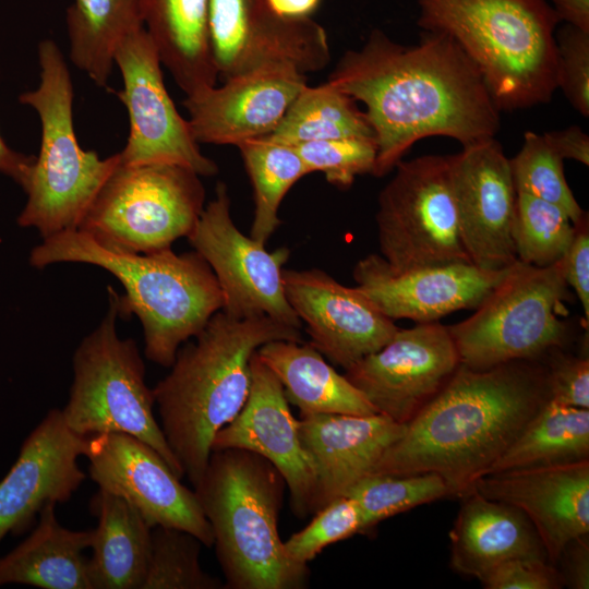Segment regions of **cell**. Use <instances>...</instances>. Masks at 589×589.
Returning <instances> with one entry per match:
<instances>
[{
  "mask_svg": "<svg viewBox=\"0 0 589 589\" xmlns=\"http://www.w3.org/2000/svg\"><path fill=\"white\" fill-rule=\"evenodd\" d=\"M326 82L364 104L377 144L375 177L393 170L419 140L447 136L467 146L495 137L501 127L480 70L444 33L422 31L419 43L401 45L373 29Z\"/></svg>",
  "mask_w": 589,
  "mask_h": 589,
  "instance_id": "cell-1",
  "label": "cell"
},
{
  "mask_svg": "<svg viewBox=\"0 0 589 589\" xmlns=\"http://www.w3.org/2000/svg\"><path fill=\"white\" fill-rule=\"evenodd\" d=\"M546 400L541 361H512L485 370L460 363L443 389L406 424L372 473H437L450 496H461Z\"/></svg>",
  "mask_w": 589,
  "mask_h": 589,
  "instance_id": "cell-2",
  "label": "cell"
},
{
  "mask_svg": "<svg viewBox=\"0 0 589 589\" xmlns=\"http://www.w3.org/2000/svg\"><path fill=\"white\" fill-rule=\"evenodd\" d=\"M194 338L178 349L170 372L153 388L161 431L193 488L216 433L247 401L253 353L273 340L303 341L300 329L268 316L237 318L221 310Z\"/></svg>",
  "mask_w": 589,
  "mask_h": 589,
  "instance_id": "cell-3",
  "label": "cell"
},
{
  "mask_svg": "<svg viewBox=\"0 0 589 589\" xmlns=\"http://www.w3.org/2000/svg\"><path fill=\"white\" fill-rule=\"evenodd\" d=\"M29 263L36 268L84 263L111 273L125 290L122 296L115 291L119 316H137L146 358L164 368L172 365L181 345L195 337L223 308L217 279L196 251H112L84 231L71 229L44 238L32 250Z\"/></svg>",
  "mask_w": 589,
  "mask_h": 589,
  "instance_id": "cell-4",
  "label": "cell"
},
{
  "mask_svg": "<svg viewBox=\"0 0 589 589\" xmlns=\"http://www.w3.org/2000/svg\"><path fill=\"white\" fill-rule=\"evenodd\" d=\"M286 482L261 455L212 450L194 493L214 538L226 589H302L308 564L291 560L278 531Z\"/></svg>",
  "mask_w": 589,
  "mask_h": 589,
  "instance_id": "cell-5",
  "label": "cell"
},
{
  "mask_svg": "<svg viewBox=\"0 0 589 589\" xmlns=\"http://www.w3.org/2000/svg\"><path fill=\"white\" fill-rule=\"evenodd\" d=\"M418 25L452 37L480 70L500 111L549 103L557 89L546 0H417Z\"/></svg>",
  "mask_w": 589,
  "mask_h": 589,
  "instance_id": "cell-6",
  "label": "cell"
},
{
  "mask_svg": "<svg viewBox=\"0 0 589 589\" xmlns=\"http://www.w3.org/2000/svg\"><path fill=\"white\" fill-rule=\"evenodd\" d=\"M40 82L20 101L36 110L41 123L39 155L23 187L26 204L17 223L33 227L43 239L77 229L101 185L120 163L119 153L99 158L84 151L73 125V86L69 68L57 44L38 46Z\"/></svg>",
  "mask_w": 589,
  "mask_h": 589,
  "instance_id": "cell-7",
  "label": "cell"
},
{
  "mask_svg": "<svg viewBox=\"0 0 589 589\" xmlns=\"http://www.w3.org/2000/svg\"><path fill=\"white\" fill-rule=\"evenodd\" d=\"M100 324L85 336L72 358L73 382L61 410L68 428L81 436L125 433L153 447L181 479L184 471L155 419V397L132 338H120L115 289Z\"/></svg>",
  "mask_w": 589,
  "mask_h": 589,
  "instance_id": "cell-8",
  "label": "cell"
},
{
  "mask_svg": "<svg viewBox=\"0 0 589 589\" xmlns=\"http://www.w3.org/2000/svg\"><path fill=\"white\" fill-rule=\"evenodd\" d=\"M569 298L564 261L538 267L517 261L468 318L448 326L460 363L485 370L541 361L564 349L570 329L561 316Z\"/></svg>",
  "mask_w": 589,
  "mask_h": 589,
  "instance_id": "cell-9",
  "label": "cell"
},
{
  "mask_svg": "<svg viewBox=\"0 0 589 589\" xmlns=\"http://www.w3.org/2000/svg\"><path fill=\"white\" fill-rule=\"evenodd\" d=\"M204 202L200 175L185 166L120 161L77 229L112 251L155 252L188 237L205 207Z\"/></svg>",
  "mask_w": 589,
  "mask_h": 589,
  "instance_id": "cell-10",
  "label": "cell"
},
{
  "mask_svg": "<svg viewBox=\"0 0 589 589\" xmlns=\"http://www.w3.org/2000/svg\"><path fill=\"white\" fill-rule=\"evenodd\" d=\"M378 195L381 256L394 271L471 263L462 245L452 179V155L400 160Z\"/></svg>",
  "mask_w": 589,
  "mask_h": 589,
  "instance_id": "cell-11",
  "label": "cell"
},
{
  "mask_svg": "<svg viewBox=\"0 0 589 589\" xmlns=\"http://www.w3.org/2000/svg\"><path fill=\"white\" fill-rule=\"evenodd\" d=\"M188 240L212 268L223 294L221 311L237 318L268 316L301 329L288 303L283 283L290 251L269 252L265 244L242 233L230 215L227 185L219 182Z\"/></svg>",
  "mask_w": 589,
  "mask_h": 589,
  "instance_id": "cell-12",
  "label": "cell"
},
{
  "mask_svg": "<svg viewBox=\"0 0 589 589\" xmlns=\"http://www.w3.org/2000/svg\"><path fill=\"white\" fill-rule=\"evenodd\" d=\"M123 88L130 133L119 152L123 165L178 164L200 176H214L217 164L200 149L189 121L178 112L165 86L161 61L145 27L128 35L115 53Z\"/></svg>",
  "mask_w": 589,
  "mask_h": 589,
  "instance_id": "cell-13",
  "label": "cell"
},
{
  "mask_svg": "<svg viewBox=\"0 0 589 589\" xmlns=\"http://www.w3.org/2000/svg\"><path fill=\"white\" fill-rule=\"evenodd\" d=\"M208 36L223 81L271 64H288L306 74L330 60L324 27L310 19L275 15L266 0H208Z\"/></svg>",
  "mask_w": 589,
  "mask_h": 589,
  "instance_id": "cell-14",
  "label": "cell"
},
{
  "mask_svg": "<svg viewBox=\"0 0 589 589\" xmlns=\"http://www.w3.org/2000/svg\"><path fill=\"white\" fill-rule=\"evenodd\" d=\"M460 364L448 326L437 322L398 328L380 350L344 375L378 413L407 424L447 384Z\"/></svg>",
  "mask_w": 589,
  "mask_h": 589,
  "instance_id": "cell-15",
  "label": "cell"
},
{
  "mask_svg": "<svg viewBox=\"0 0 589 589\" xmlns=\"http://www.w3.org/2000/svg\"><path fill=\"white\" fill-rule=\"evenodd\" d=\"M84 456L98 488L127 500L151 528L181 529L213 546L212 528L194 490L184 486L148 444L125 433L96 434L88 436Z\"/></svg>",
  "mask_w": 589,
  "mask_h": 589,
  "instance_id": "cell-16",
  "label": "cell"
},
{
  "mask_svg": "<svg viewBox=\"0 0 589 589\" xmlns=\"http://www.w3.org/2000/svg\"><path fill=\"white\" fill-rule=\"evenodd\" d=\"M452 179L459 233L476 266L502 271L518 260L512 241L516 189L509 159L486 139L452 155Z\"/></svg>",
  "mask_w": 589,
  "mask_h": 589,
  "instance_id": "cell-17",
  "label": "cell"
},
{
  "mask_svg": "<svg viewBox=\"0 0 589 589\" xmlns=\"http://www.w3.org/2000/svg\"><path fill=\"white\" fill-rule=\"evenodd\" d=\"M283 283L310 344L345 370L384 347L399 328L356 286L321 269H284Z\"/></svg>",
  "mask_w": 589,
  "mask_h": 589,
  "instance_id": "cell-18",
  "label": "cell"
},
{
  "mask_svg": "<svg viewBox=\"0 0 589 589\" xmlns=\"http://www.w3.org/2000/svg\"><path fill=\"white\" fill-rule=\"evenodd\" d=\"M249 396L240 412L215 435L212 450L241 448L272 462L290 493V506L298 518L314 514L316 477L304 450L296 419L284 388L255 351L251 358Z\"/></svg>",
  "mask_w": 589,
  "mask_h": 589,
  "instance_id": "cell-19",
  "label": "cell"
},
{
  "mask_svg": "<svg viewBox=\"0 0 589 589\" xmlns=\"http://www.w3.org/2000/svg\"><path fill=\"white\" fill-rule=\"evenodd\" d=\"M472 263H449L394 271L380 254H369L353 268L356 287L390 320L436 322L461 309H476L506 275Z\"/></svg>",
  "mask_w": 589,
  "mask_h": 589,
  "instance_id": "cell-20",
  "label": "cell"
},
{
  "mask_svg": "<svg viewBox=\"0 0 589 589\" xmlns=\"http://www.w3.org/2000/svg\"><path fill=\"white\" fill-rule=\"evenodd\" d=\"M306 85L296 68L271 64L188 95L183 106L197 143L238 146L269 135Z\"/></svg>",
  "mask_w": 589,
  "mask_h": 589,
  "instance_id": "cell-21",
  "label": "cell"
},
{
  "mask_svg": "<svg viewBox=\"0 0 589 589\" xmlns=\"http://www.w3.org/2000/svg\"><path fill=\"white\" fill-rule=\"evenodd\" d=\"M87 438L68 428L61 409H51L31 432L0 481V541L29 529L47 503L72 497L86 478L77 458L85 455Z\"/></svg>",
  "mask_w": 589,
  "mask_h": 589,
  "instance_id": "cell-22",
  "label": "cell"
},
{
  "mask_svg": "<svg viewBox=\"0 0 589 589\" xmlns=\"http://www.w3.org/2000/svg\"><path fill=\"white\" fill-rule=\"evenodd\" d=\"M472 488L486 498L519 508L553 565L569 541L589 533V459L489 473Z\"/></svg>",
  "mask_w": 589,
  "mask_h": 589,
  "instance_id": "cell-23",
  "label": "cell"
},
{
  "mask_svg": "<svg viewBox=\"0 0 589 589\" xmlns=\"http://www.w3.org/2000/svg\"><path fill=\"white\" fill-rule=\"evenodd\" d=\"M298 429L315 471V514L371 474L384 452L404 434L406 424L382 413H318L300 417Z\"/></svg>",
  "mask_w": 589,
  "mask_h": 589,
  "instance_id": "cell-24",
  "label": "cell"
},
{
  "mask_svg": "<svg viewBox=\"0 0 589 589\" xmlns=\"http://www.w3.org/2000/svg\"><path fill=\"white\" fill-rule=\"evenodd\" d=\"M460 497L449 531L450 567L455 572L481 580L512 558L548 561L540 537L519 508L486 498L473 488Z\"/></svg>",
  "mask_w": 589,
  "mask_h": 589,
  "instance_id": "cell-25",
  "label": "cell"
},
{
  "mask_svg": "<svg viewBox=\"0 0 589 589\" xmlns=\"http://www.w3.org/2000/svg\"><path fill=\"white\" fill-rule=\"evenodd\" d=\"M256 352L279 380L288 402L299 408L300 417L378 413L368 398L327 363L310 342L273 340L262 345Z\"/></svg>",
  "mask_w": 589,
  "mask_h": 589,
  "instance_id": "cell-26",
  "label": "cell"
},
{
  "mask_svg": "<svg viewBox=\"0 0 589 589\" xmlns=\"http://www.w3.org/2000/svg\"><path fill=\"white\" fill-rule=\"evenodd\" d=\"M89 510L98 521L87 563L92 589H141L152 528L127 500L104 489L92 496Z\"/></svg>",
  "mask_w": 589,
  "mask_h": 589,
  "instance_id": "cell-27",
  "label": "cell"
},
{
  "mask_svg": "<svg viewBox=\"0 0 589 589\" xmlns=\"http://www.w3.org/2000/svg\"><path fill=\"white\" fill-rule=\"evenodd\" d=\"M47 503L34 531L19 546L0 557V586L29 585L44 589H92L83 551L91 548L94 529L62 527Z\"/></svg>",
  "mask_w": 589,
  "mask_h": 589,
  "instance_id": "cell-28",
  "label": "cell"
},
{
  "mask_svg": "<svg viewBox=\"0 0 589 589\" xmlns=\"http://www.w3.org/2000/svg\"><path fill=\"white\" fill-rule=\"evenodd\" d=\"M207 8L208 0H142L144 27L187 96L215 86L218 79Z\"/></svg>",
  "mask_w": 589,
  "mask_h": 589,
  "instance_id": "cell-29",
  "label": "cell"
},
{
  "mask_svg": "<svg viewBox=\"0 0 589 589\" xmlns=\"http://www.w3.org/2000/svg\"><path fill=\"white\" fill-rule=\"evenodd\" d=\"M65 24L72 63L106 86L118 46L144 27L142 0H74Z\"/></svg>",
  "mask_w": 589,
  "mask_h": 589,
  "instance_id": "cell-30",
  "label": "cell"
},
{
  "mask_svg": "<svg viewBox=\"0 0 589 589\" xmlns=\"http://www.w3.org/2000/svg\"><path fill=\"white\" fill-rule=\"evenodd\" d=\"M589 459V410L546 400L485 474Z\"/></svg>",
  "mask_w": 589,
  "mask_h": 589,
  "instance_id": "cell-31",
  "label": "cell"
},
{
  "mask_svg": "<svg viewBox=\"0 0 589 589\" xmlns=\"http://www.w3.org/2000/svg\"><path fill=\"white\" fill-rule=\"evenodd\" d=\"M375 137L356 100L327 82L306 85L292 101L276 129L264 139L297 145L339 137Z\"/></svg>",
  "mask_w": 589,
  "mask_h": 589,
  "instance_id": "cell-32",
  "label": "cell"
},
{
  "mask_svg": "<svg viewBox=\"0 0 589 589\" xmlns=\"http://www.w3.org/2000/svg\"><path fill=\"white\" fill-rule=\"evenodd\" d=\"M238 148L253 187L254 217L250 237L265 244L281 224L278 212L283 199L309 171L290 145L260 137Z\"/></svg>",
  "mask_w": 589,
  "mask_h": 589,
  "instance_id": "cell-33",
  "label": "cell"
},
{
  "mask_svg": "<svg viewBox=\"0 0 589 589\" xmlns=\"http://www.w3.org/2000/svg\"><path fill=\"white\" fill-rule=\"evenodd\" d=\"M575 225L555 204L517 192L512 241L519 262L545 267L564 257L573 238Z\"/></svg>",
  "mask_w": 589,
  "mask_h": 589,
  "instance_id": "cell-34",
  "label": "cell"
},
{
  "mask_svg": "<svg viewBox=\"0 0 589 589\" xmlns=\"http://www.w3.org/2000/svg\"><path fill=\"white\" fill-rule=\"evenodd\" d=\"M345 495L353 498L361 514V531L366 533L389 517L450 496L437 473L411 476L369 474L357 482Z\"/></svg>",
  "mask_w": 589,
  "mask_h": 589,
  "instance_id": "cell-35",
  "label": "cell"
},
{
  "mask_svg": "<svg viewBox=\"0 0 589 589\" xmlns=\"http://www.w3.org/2000/svg\"><path fill=\"white\" fill-rule=\"evenodd\" d=\"M202 542L177 528L156 526L151 532V554L141 589H221L225 582L200 563Z\"/></svg>",
  "mask_w": 589,
  "mask_h": 589,
  "instance_id": "cell-36",
  "label": "cell"
},
{
  "mask_svg": "<svg viewBox=\"0 0 589 589\" xmlns=\"http://www.w3.org/2000/svg\"><path fill=\"white\" fill-rule=\"evenodd\" d=\"M563 158L544 134L528 131L521 148L509 159L516 192L530 194L561 207L574 225L587 214L564 176Z\"/></svg>",
  "mask_w": 589,
  "mask_h": 589,
  "instance_id": "cell-37",
  "label": "cell"
},
{
  "mask_svg": "<svg viewBox=\"0 0 589 589\" xmlns=\"http://www.w3.org/2000/svg\"><path fill=\"white\" fill-rule=\"evenodd\" d=\"M309 173L321 171L327 182L342 189L349 188L357 176L372 173L377 155L375 137L351 136L292 146Z\"/></svg>",
  "mask_w": 589,
  "mask_h": 589,
  "instance_id": "cell-38",
  "label": "cell"
},
{
  "mask_svg": "<svg viewBox=\"0 0 589 589\" xmlns=\"http://www.w3.org/2000/svg\"><path fill=\"white\" fill-rule=\"evenodd\" d=\"M360 531V509L353 498L344 495L318 509L305 528L284 541V546L291 560L308 564L326 546Z\"/></svg>",
  "mask_w": 589,
  "mask_h": 589,
  "instance_id": "cell-39",
  "label": "cell"
},
{
  "mask_svg": "<svg viewBox=\"0 0 589 589\" xmlns=\"http://www.w3.org/2000/svg\"><path fill=\"white\" fill-rule=\"evenodd\" d=\"M556 84L581 116H589V33L564 24L555 32Z\"/></svg>",
  "mask_w": 589,
  "mask_h": 589,
  "instance_id": "cell-40",
  "label": "cell"
},
{
  "mask_svg": "<svg viewBox=\"0 0 589 589\" xmlns=\"http://www.w3.org/2000/svg\"><path fill=\"white\" fill-rule=\"evenodd\" d=\"M545 381L549 399L555 402L589 409V359L555 349L549 352Z\"/></svg>",
  "mask_w": 589,
  "mask_h": 589,
  "instance_id": "cell-41",
  "label": "cell"
},
{
  "mask_svg": "<svg viewBox=\"0 0 589 589\" xmlns=\"http://www.w3.org/2000/svg\"><path fill=\"white\" fill-rule=\"evenodd\" d=\"M486 589H558L564 579L558 568L539 558H512L492 568L480 580Z\"/></svg>",
  "mask_w": 589,
  "mask_h": 589,
  "instance_id": "cell-42",
  "label": "cell"
},
{
  "mask_svg": "<svg viewBox=\"0 0 589 589\" xmlns=\"http://www.w3.org/2000/svg\"><path fill=\"white\" fill-rule=\"evenodd\" d=\"M564 275L581 303L586 322L589 321V226L588 214L575 225V236L563 257Z\"/></svg>",
  "mask_w": 589,
  "mask_h": 589,
  "instance_id": "cell-43",
  "label": "cell"
},
{
  "mask_svg": "<svg viewBox=\"0 0 589 589\" xmlns=\"http://www.w3.org/2000/svg\"><path fill=\"white\" fill-rule=\"evenodd\" d=\"M588 534L579 536L569 541L558 557L563 566V570L560 572L564 584L572 588L588 589L589 587Z\"/></svg>",
  "mask_w": 589,
  "mask_h": 589,
  "instance_id": "cell-44",
  "label": "cell"
},
{
  "mask_svg": "<svg viewBox=\"0 0 589 589\" xmlns=\"http://www.w3.org/2000/svg\"><path fill=\"white\" fill-rule=\"evenodd\" d=\"M543 134L563 159H574L589 165V136L578 125Z\"/></svg>",
  "mask_w": 589,
  "mask_h": 589,
  "instance_id": "cell-45",
  "label": "cell"
},
{
  "mask_svg": "<svg viewBox=\"0 0 589 589\" xmlns=\"http://www.w3.org/2000/svg\"><path fill=\"white\" fill-rule=\"evenodd\" d=\"M35 156L24 155L7 146L0 135V172L11 177L22 188L25 185Z\"/></svg>",
  "mask_w": 589,
  "mask_h": 589,
  "instance_id": "cell-46",
  "label": "cell"
},
{
  "mask_svg": "<svg viewBox=\"0 0 589 589\" xmlns=\"http://www.w3.org/2000/svg\"><path fill=\"white\" fill-rule=\"evenodd\" d=\"M558 21L589 33V0H551Z\"/></svg>",
  "mask_w": 589,
  "mask_h": 589,
  "instance_id": "cell-47",
  "label": "cell"
},
{
  "mask_svg": "<svg viewBox=\"0 0 589 589\" xmlns=\"http://www.w3.org/2000/svg\"><path fill=\"white\" fill-rule=\"evenodd\" d=\"M322 0H266L268 9L277 16L288 20L310 19Z\"/></svg>",
  "mask_w": 589,
  "mask_h": 589,
  "instance_id": "cell-48",
  "label": "cell"
}]
</instances>
